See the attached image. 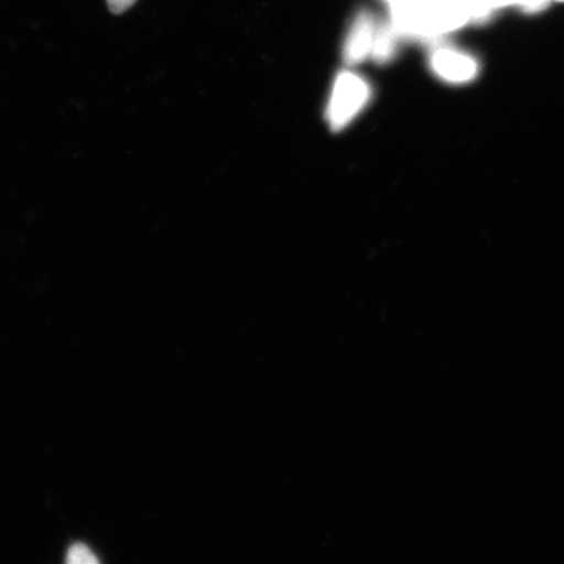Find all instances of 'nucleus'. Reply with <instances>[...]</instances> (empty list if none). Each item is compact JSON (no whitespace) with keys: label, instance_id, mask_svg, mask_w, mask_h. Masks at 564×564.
<instances>
[{"label":"nucleus","instance_id":"1","mask_svg":"<svg viewBox=\"0 0 564 564\" xmlns=\"http://www.w3.org/2000/svg\"><path fill=\"white\" fill-rule=\"evenodd\" d=\"M370 96V86L364 77L349 70L338 75L326 112L330 129H345L362 111Z\"/></svg>","mask_w":564,"mask_h":564},{"label":"nucleus","instance_id":"2","mask_svg":"<svg viewBox=\"0 0 564 564\" xmlns=\"http://www.w3.org/2000/svg\"><path fill=\"white\" fill-rule=\"evenodd\" d=\"M378 25L376 17L366 10L359 11L352 19L343 47L344 61L347 65L356 66L370 58Z\"/></svg>","mask_w":564,"mask_h":564},{"label":"nucleus","instance_id":"3","mask_svg":"<svg viewBox=\"0 0 564 564\" xmlns=\"http://www.w3.org/2000/svg\"><path fill=\"white\" fill-rule=\"evenodd\" d=\"M430 62L441 79L453 84L469 83L478 73V63L474 56L449 46L436 48Z\"/></svg>","mask_w":564,"mask_h":564},{"label":"nucleus","instance_id":"4","mask_svg":"<svg viewBox=\"0 0 564 564\" xmlns=\"http://www.w3.org/2000/svg\"><path fill=\"white\" fill-rule=\"evenodd\" d=\"M400 37L397 30L390 23H379L373 42L371 58L378 63H386L393 58L398 52V39Z\"/></svg>","mask_w":564,"mask_h":564},{"label":"nucleus","instance_id":"5","mask_svg":"<svg viewBox=\"0 0 564 564\" xmlns=\"http://www.w3.org/2000/svg\"><path fill=\"white\" fill-rule=\"evenodd\" d=\"M67 562L70 564H96L98 560L88 546L76 544L69 547Z\"/></svg>","mask_w":564,"mask_h":564},{"label":"nucleus","instance_id":"6","mask_svg":"<svg viewBox=\"0 0 564 564\" xmlns=\"http://www.w3.org/2000/svg\"><path fill=\"white\" fill-rule=\"evenodd\" d=\"M135 3L137 0H108L109 9L112 13H116V15L130 10L131 7Z\"/></svg>","mask_w":564,"mask_h":564},{"label":"nucleus","instance_id":"7","mask_svg":"<svg viewBox=\"0 0 564 564\" xmlns=\"http://www.w3.org/2000/svg\"><path fill=\"white\" fill-rule=\"evenodd\" d=\"M556 2H564V0H556Z\"/></svg>","mask_w":564,"mask_h":564}]
</instances>
